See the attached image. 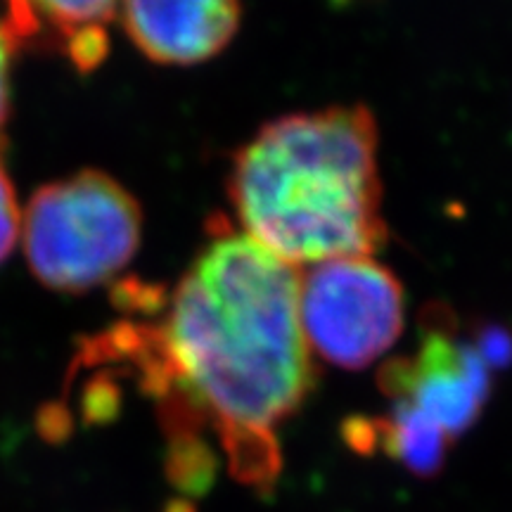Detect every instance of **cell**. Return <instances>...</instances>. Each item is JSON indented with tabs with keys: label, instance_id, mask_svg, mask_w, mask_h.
I'll list each match as a JSON object with an SVG mask.
<instances>
[{
	"label": "cell",
	"instance_id": "5b68a950",
	"mask_svg": "<svg viewBox=\"0 0 512 512\" xmlns=\"http://www.w3.org/2000/svg\"><path fill=\"white\" fill-rule=\"evenodd\" d=\"M380 389L394 408L456 441L489 401L491 363L482 344L465 342L434 318L415 354L382 368Z\"/></svg>",
	"mask_w": 512,
	"mask_h": 512
},
{
	"label": "cell",
	"instance_id": "8992f818",
	"mask_svg": "<svg viewBox=\"0 0 512 512\" xmlns=\"http://www.w3.org/2000/svg\"><path fill=\"white\" fill-rule=\"evenodd\" d=\"M126 34L150 60L197 64L219 55L240 27V0H121Z\"/></svg>",
	"mask_w": 512,
	"mask_h": 512
},
{
	"label": "cell",
	"instance_id": "277c9868",
	"mask_svg": "<svg viewBox=\"0 0 512 512\" xmlns=\"http://www.w3.org/2000/svg\"><path fill=\"white\" fill-rule=\"evenodd\" d=\"M299 320L311 354L361 370L394 347L406 323L399 278L373 256H344L299 271Z\"/></svg>",
	"mask_w": 512,
	"mask_h": 512
},
{
	"label": "cell",
	"instance_id": "9c48e42d",
	"mask_svg": "<svg viewBox=\"0 0 512 512\" xmlns=\"http://www.w3.org/2000/svg\"><path fill=\"white\" fill-rule=\"evenodd\" d=\"M17 48L15 36L5 22V15L0 12V140H3L5 121L10 112V64Z\"/></svg>",
	"mask_w": 512,
	"mask_h": 512
},
{
	"label": "cell",
	"instance_id": "3957f363",
	"mask_svg": "<svg viewBox=\"0 0 512 512\" xmlns=\"http://www.w3.org/2000/svg\"><path fill=\"white\" fill-rule=\"evenodd\" d=\"M22 233L31 271L43 285L83 292L110 280L133 259L143 214L114 178L81 171L31 197Z\"/></svg>",
	"mask_w": 512,
	"mask_h": 512
},
{
	"label": "cell",
	"instance_id": "ba28073f",
	"mask_svg": "<svg viewBox=\"0 0 512 512\" xmlns=\"http://www.w3.org/2000/svg\"><path fill=\"white\" fill-rule=\"evenodd\" d=\"M19 233H22V211L17 207L15 188L0 164V261L8 259Z\"/></svg>",
	"mask_w": 512,
	"mask_h": 512
},
{
	"label": "cell",
	"instance_id": "6da1fadb",
	"mask_svg": "<svg viewBox=\"0 0 512 512\" xmlns=\"http://www.w3.org/2000/svg\"><path fill=\"white\" fill-rule=\"evenodd\" d=\"M159 403L178 484L204 482L211 448L264 494L278 482V432L316 370L299 320V271L245 233H221L178 280L162 320L105 339Z\"/></svg>",
	"mask_w": 512,
	"mask_h": 512
},
{
	"label": "cell",
	"instance_id": "7a4b0ae2",
	"mask_svg": "<svg viewBox=\"0 0 512 512\" xmlns=\"http://www.w3.org/2000/svg\"><path fill=\"white\" fill-rule=\"evenodd\" d=\"M242 233L290 266L373 256L387 242L377 124L368 107L287 114L233 159Z\"/></svg>",
	"mask_w": 512,
	"mask_h": 512
},
{
	"label": "cell",
	"instance_id": "52a82bcc",
	"mask_svg": "<svg viewBox=\"0 0 512 512\" xmlns=\"http://www.w3.org/2000/svg\"><path fill=\"white\" fill-rule=\"evenodd\" d=\"M121 0H5V22L19 43L60 50L79 69L107 55V24Z\"/></svg>",
	"mask_w": 512,
	"mask_h": 512
}]
</instances>
